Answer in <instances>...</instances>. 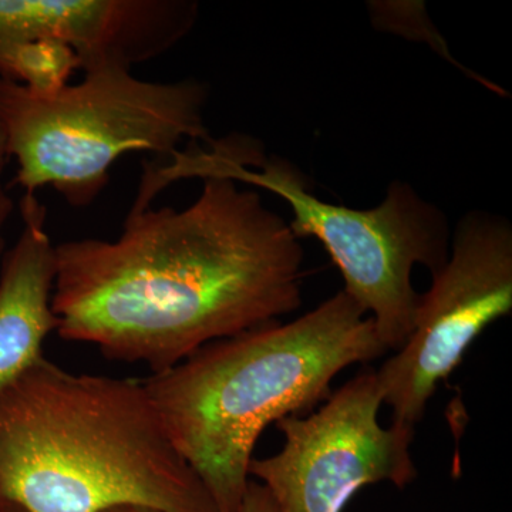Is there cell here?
Masks as SVG:
<instances>
[{"label": "cell", "mask_w": 512, "mask_h": 512, "mask_svg": "<svg viewBox=\"0 0 512 512\" xmlns=\"http://www.w3.org/2000/svg\"><path fill=\"white\" fill-rule=\"evenodd\" d=\"M0 512H25L18 505L8 503V501L0 500Z\"/></svg>", "instance_id": "12"}, {"label": "cell", "mask_w": 512, "mask_h": 512, "mask_svg": "<svg viewBox=\"0 0 512 512\" xmlns=\"http://www.w3.org/2000/svg\"><path fill=\"white\" fill-rule=\"evenodd\" d=\"M303 256L258 192L207 177L190 207L130 210L116 241L56 245V332L161 373L298 311Z\"/></svg>", "instance_id": "1"}, {"label": "cell", "mask_w": 512, "mask_h": 512, "mask_svg": "<svg viewBox=\"0 0 512 512\" xmlns=\"http://www.w3.org/2000/svg\"><path fill=\"white\" fill-rule=\"evenodd\" d=\"M207 101V84L198 80L146 82L117 66L49 94L0 77V126L19 165L13 183L32 195L52 187L73 207H86L128 153L150 151L168 161L184 140L210 146Z\"/></svg>", "instance_id": "4"}, {"label": "cell", "mask_w": 512, "mask_h": 512, "mask_svg": "<svg viewBox=\"0 0 512 512\" xmlns=\"http://www.w3.org/2000/svg\"><path fill=\"white\" fill-rule=\"evenodd\" d=\"M20 214L22 234L0 272V390L42 359L43 342L57 329L56 245L46 231V208L36 194H25Z\"/></svg>", "instance_id": "9"}, {"label": "cell", "mask_w": 512, "mask_h": 512, "mask_svg": "<svg viewBox=\"0 0 512 512\" xmlns=\"http://www.w3.org/2000/svg\"><path fill=\"white\" fill-rule=\"evenodd\" d=\"M386 352L373 319L340 291L292 322L217 340L141 382L218 511L237 512L262 431L328 399L346 367Z\"/></svg>", "instance_id": "3"}, {"label": "cell", "mask_w": 512, "mask_h": 512, "mask_svg": "<svg viewBox=\"0 0 512 512\" xmlns=\"http://www.w3.org/2000/svg\"><path fill=\"white\" fill-rule=\"evenodd\" d=\"M0 500L25 512H220L141 380L45 357L0 390Z\"/></svg>", "instance_id": "2"}, {"label": "cell", "mask_w": 512, "mask_h": 512, "mask_svg": "<svg viewBox=\"0 0 512 512\" xmlns=\"http://www.w3.org/2000/svg\"><path fill=\"white\" fill-rule=\"evenodd\" d=\"M192 0H0V55L47 43L70 50L84 73L163 55L194 28Z\"/></svg>", "instance_id": "8"}, {"label": "cell", "mask_w": 512, "mask_h": 512, "mask_svg": "<svg viewBox=\"0 0 512 512\" xmlns=\"http://www.w3.org/2000/svg\"><path fill=\"white\" fill-rule=\"evenodd\" d=\"M382 404L376 370L360 373L315 413L276 421L284 447L252 458L249 476L269 491L278 512H342L366 485L406 487L417 477L414 433L383 427Z\"/></svg>", "instance_id": "7"}, {"label": "cell", "mask_w": 512, "mask_h": 512, "mask_svg": "<svg viewBox=\"0 0 512 512\" xmlns=\"http://www.w3.org/2000/svg\"><path fill=\"white\" fill-rule=\"evenodd\" d=\"M9 158L8 141H6L5 131H3L2 126H0V174L5 170ZM13 208H15V204H13L12 198H10L8 191H6L5 187L0 183V258L5 254L6 248L3 228H5L6 222H8L10 215H12Z\"/></svg>", "instance_id": "11"}, {"label": "cell", "mask_w": 512, "mask_h": 512, "mask_svg": "<svg viewBox=\"0 0 512 512\" xmlns=\"http://www.w3.org/2000/svg\"><path fill=\"white\" fill-rule=\"evenodd\" d=\"M106 512H160L141 507H119ZM237 512H278L271 494L264 485L249 481L247 494Z\"/></svg>", "instance_id": "10"}, {"label": "cell", "mask_w": 512, "mask_h": 512, "mask_svg": "<svg viewBox=\"0 0 512 512\" xmlns=\"http://www.w3.org/2000/svg\"><path fill=\"white\" fill-rule=\"evenodd\" d=\"M261 158L254 143L215 141L191 147L173 165L175 180L227 177L264 188L289 205L288 222L298 239L316 238L345 281V291L373 319L387 350L402 348L412 333L420 293L412 284L416 265L431 275L446 264L451 235L443 211L412 185L394 181L375 208L356 210L319 200L295 167L281 158Z\"/></svg>", "instance_id": "5"}, {"label": "cell", "mask_w": 512, "mask_h": 512, "mask_svg": "<svg viewBox=\"0 0 512 512\" xmlns=\"http://www.w3.org/2000/svg\"><path fill=\"white\" fill-rule=\"evenodd\" d=\"M420 293L412 333L376 370L392 426L416 433L441 382L491 323L512 311V227L470 211L458 221L446 264Z\"/></svg>", "instance_id": "6"}]
</instances>
